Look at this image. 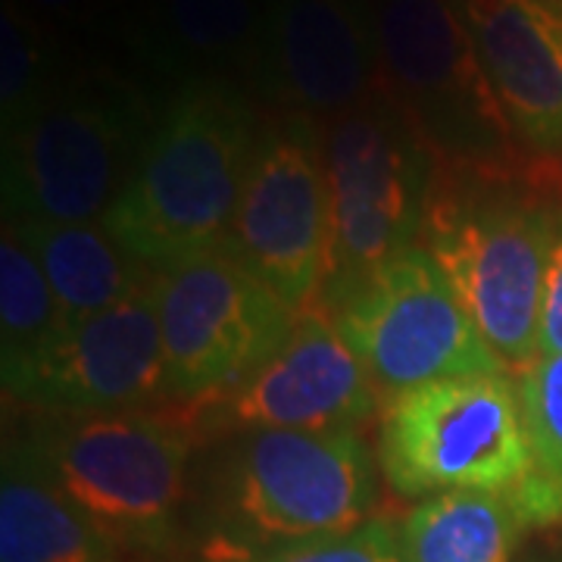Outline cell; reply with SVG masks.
I'll return each instance as SVG.
<instances>
[{"instance_id":"cell-2","label":"cell","mask_w":562,"mask_h":562,"mask_svg":"<svg viewBox=\"0 0 562 562\" xmlns=\"http://www.w3.org/2000/svg\"><path fill=\"white\" fill-rule=\"evenodd\" d=\"M375 469L357 431H238L206 482L201 562L257 560L360 528L379 501Z\"/></svg>"},{"instance_id":"cell-8","label":"cell","mask_w":562,"mask_h":562,"mask_svg":"<svg viewBox=\"0 0 562 562\" xmlns=\"http://www.w3.org/2000/svg\"><path fill=\"white\" fill-rule=\"evenodd\" d=\"M379 469L403 497L447 491H516L538 462L519 384L462 375L387 397L379 419Z\"/></svg>"},{"instance_id":"cell-22","label":"cell","mask_w":562,"mask_h":562,"mask_svg":"<svg viewBox=\"0 0 562 562\" xmlns=\"http://www.w3.org/2000/svg\"><path fill=\"white\" fill-rule=\"evenodd\" d=\"M519 401L538 472L562 487V353L519 372Z\"/></svg>"},{"instance_id":"cell-20","label":"cell","mask_w":562,"mask_h":562,"mask_svg":"<svg viewBox=\"0 0 562 562\" xmlns=\"http://www.w3.org/2000/svg\"><path fill=\"white\" fill-rule=\"evenodd\" d=\"M63 335L57 297L38 257L22 235L3 222L0 238V360L3 391H10Z\"/></svg>"},{"instance_id":"cell-21","label":"cell","mask_w":562,"mask_h":562,"mask_svg":"<svg viewBox=\"0 0 562 562\" xmlns=\"http://www.w3.org/2000/svg\"><path fill=\"white\" fill-rule=\"evenodd\" d=\"M66 85L63 60L50 32L16 0L0 13V122L3 135L35 116Z\"/></svg>"},{"instance_id":"cell-3","label":"cell","mask_w":562,"mask_h":562,"mask_svg":"<svg viewBox=\"0 0 562 562\" xmlns=\"http://www.w3.org/2000/svg\"><path fill=\"white\" fill-rule=\"evenodd\" d=\"M519 181L435 166L419 235V247L509 372H525L541 357L547 269L560 235L553 213Z\"/></svg>"},{"instance_id":"cell-15","label":"cell","mask_w":562,"mask_h":562,"mask_svg":"<svg viewBox=\"0 0 562 562\" xmlns=\"http://www.w3.org/2000/svg\"><path fill=\"white\" fill-rule=\"evenodd\" d=\"M487 81L531 154L562 150V0H457Z\"/></svg>"},{"instance_id":"cell-18","label":"cell","mask_w":562,"mask_h":562,"mask_svg":"<svg viewBox=\"0 0 562 562\" xmlns=\"http://www.w3.org/2000/svg\"><path fill=\"white\" fill-rule=\"evenodd\" d=\"M120 547L81 516L22 447L0 482V562H116Z\"/></svg>"},{"instance_id":"cell-14","label":"cell","mask_w":562,"mask_h":562,"mask_svg":"<svg viewBox=\"0 0 562 562\" xmlns=\"http://www.w3.org/2000/svg\"><path fill=\"white\" fill-rule=\"evenodd\" d=\"M379 406V387L344 341L325 303L313 301L260 369L216 401L232 431H357Z\"/></svg>"},{"instance_id":"cell-5","label":"cell","mask_w":562,"mask_h":562,"mask_svg":"<svg viewBox=\"0 0 562 562\" xmlns=\"http://www.w3.org/2000/svg\"><path fill=\"white\" fill-rule=\"evenodd\" d=\"M328 181V310L382 266L419 244L435 157L394 98L379 88L322 125Z\"/></svg>"},{"instance_id":"cell-19","label":"cell","mask_w":562,"mask_h":562,"mask_svg":"<svg viewBox=\"0 0 562 562\" xmlns=\"http://www.w3.org/2000/svg\"><path fill=\"white\" fill-rule=\"evenodd\" d=\"M531 522L519 491H447L406 513L403 557L406 562H513Z\"/></svg>"},{"instance_id":"cell-24","label":"cell","mask_w":562,"mask_h":562,"mask_svg":"<svg viewBox=\"0 0 562 562\" xmlns=\"http://www.w3.org/2000/svg\"><path fill=\"white\" fill-rule=\"evenodd\" d=\"M557 353H562V222L550 254L541 313V357H557Z\"/></svg>"},{"instance_id":"cell-23","label":"cell","mask_w":562,"mask_h":562,"mask_svg":"<svg viewBox=\"0 0 562 562\" xmlns=\"http://www.w3.org/2000/svg\"><path fill=\"white\" fill-rule=\"evenodd\" d=\"M244 562H406V557H403L401 525L387 519H369L347 535L297 543Z\"/></svg>"},{"instance_id":"cell-4","label":"cell","mask_w":562,"mask_h":562,"mask_svg":"<svg viewBox=\"0 0 562 562\" xmlns=\"http://www.w3.org/2000/svg\"><path fill=\"white\" fill-rule=\"evenodd\" d=\"M103 538L157 553L179 538L188 503V422L128 409L54 416L22 443Z\"/></svg>"},{"instance_id":"cell-6","label":"cell","mask_w":562,"mask_h":562,"mask_svg":"<svg viewBox=\"0 0 562 562\" xmlns=\"http://www.w3.org/2000/svg\"><path fill=\"white\" fill-rule=\"evenodd\" d=\"M382 88L443 172L519 176L522 144L487 81L457 0H372Z\"/></svg>"},{"instance_id":"cell-12","label":"cell","mask_w":562,"mask_h":562,"mask_svg":"<svg viewBox=\"0 0 562 562\" xmlns=\"http://www.w3.org/2000/svg\"><path fill=\"white\" fill-rule=\"evenodd\" d=\"M247 81L279 116L325 125L382 88L372 0H266Z\"/></svg>"},{"instance_id":"cell-10","label":"cell","mask_w":562,"mask_h":562,"mask_svg":"<svg viewBox=\"0 0 562 562\" xmlns=\"http://www.w3.org/2000/svg\"><path fill=\"white\" fill-rule=\"evenodd\" d=\"M331 316L369 379L391 397L443 379L509 372L419 244L372 272Z\"/></svg>"},{"instance_id":"cell-16","label":"cell","mask_w":562,"mask_h":562,"mask_svg":"<svg viewBox=\"0 0 562 562\" xmlns=\"http://www.w3.org/2000/svg\"><path fill=\"white\" fill-rule=\"evenodd\" d=\"M266 0H144L140 47L157 69L188 81L247 72Z\"/></svg>"},{"instance_id":"cell-1","label":"cell","mask_w":562,"mask_h":562,"mask_svg":"<svg viewBox=\"0 0 562 562\" xmlns=\"http://www.w3.org/2000/svg\"><path fill=\"white\" fill-rule=\"evenodd\" d=\"M260 125L232 81L179 85L103 225L154 272L225 247Z\"/></svg>"},{"instance_id":"cell-7","label":"cell","mask_w":562,"mask_h":562,"mask_svg":"<svg viewBox=\"0 0 562 562\" xmlns=\"http://www.w3.org/2000/svg\"><path fill=\"white\" fill-rule=\"evenodd\" d=\"M154 122L135 88L66 79L3 135V213L13 222H103L138 169Z\"/></svg>"},{"instance_id":"cell-13","label":"cell","mask_w":562,"mask_h":562,"mask_svg":"<svg viewBox=\"0 0 562 562\" xmlns=\"http://www.w3.org/2000/svg\"><path fill=\"white\" fill-rule=\"evenodd\" d=\"M7 397L50 416L128 413L166 401V350L154 281L98 316L69 325Z\"/></svg>"},{"instance_id":"cell-25","label":"cell","mask_w":562,"mask_h":562,"mask_svg":"<svg viewBox=\"0 0 562 562\" xmlns=\"http://www.w3.org/2000/svg\"><path fill=\"white\" fill-rule=\"evenodd\" d=\"M22 10H29L32 16H60V20H76L88 16L94 7H101L106 0H16Z\"/></svg>"},{"instance_id":"cell-9","label":"cell","mask_w":562,"mask_h":562,"mask_svg":"<svg viewBox=\"0 0 562 562\" xmlns=\"http://www.w3.org/2000/svg\"><path fill=\"white\" fill-rule=\"evenodd\" d=\"M154 288L172 403L225 397L279 350L297 319L228 247L162 269Z\"/></svg>"},{"instance_id":"cell-11","label":"cell","mask_w":562,"mask_h":562,"mask_svg":"<svg viewBox=\"0 0 562 562\" xmlns=\"http://www.w3.org/2000/svg\"><path fill=\"white\" fill-rule=\"evenodd\" d=\"M225 247L291 310L319 301L328 266L322 125L279 113L260 125Z\"/></svg>"},{"instance_id":"cell-17","label":"cell","mask_w":562,"mask_h":562,"mask_svg":"<svg viewBox=\"0 0 562 562\" xmlns=\"http://www.w3.org/2000/svg\"><path fill=\"white\" fill-rule=\"evenodd\" d=\"M3 222L35 250L60 306L63 331L132 297L157 276L135 260L103 222Z\"/></svg>"}]
</instances>
